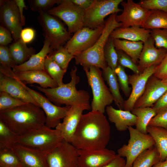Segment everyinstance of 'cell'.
I'll list each match as a JSON object with an SVG mask.
<instances>
[{"label":"cell","mask_w":167,"mask_h":167,"mask_svg":"<svg viewBox=\"0 0 167 167\" xmlns=\"http://www.w3.org/2000/svg\"><path fill=\"white\" fill-rule=\"evenodd\" d=\"M62 0H30L28 1L31 9L33 11L41 10L47 12L56 4H59Z\"/></svg>","instance_id":"obj_41"},{"label":"cell","mask_w":167,"mask_h":167,"mask_svg":"<svg viewBox=\"0 0 167 167\" xmlns=\"http://www.w3.org/2000/svg\"><path fill=\"white\" fill-rule=\"evenodd\" d=\"M137 117L136 128L141 133L148 134L147 127L151 120L157 113L152 107L134 108L131 111Z\"/></svg>","instance_id":"obj_31"},{"label":"cell","mask_w":167,"mask_h":167,"mask_svg":"<svg viewBox=\"0 0 167 167\" xmlns=\"http://www.w3.org/2000/svg\"><path fill=\"white\" fill-rule=\"evenodd\" d=\"M0 63L11 68L17 66L10 53L9 47L0 45Z\"/></svg>","instance_id":"obj_45"},{"label":"cell","mask_w":167,"mask_h":167,"mask_svg":"<svg viewBox=\"0 0 167 167\" xmlns=\"http://www.w3.org/2000/svg\"><path fill=\"white\" fill-rule=\"evenodd\" d=\"M71 1L73 3L84 10L91 6L94 0H71Z\"/></svg>","instance_id":"obj_53"},{"label":"cell","mask_w":167,"mask_h":167,"mask_svg":"<svg viewBox=\"0 0 167 167\" xmlns=\"http://www.w3.org/2000/svg\"><path fill=\"white\" fill-rule=\"evenodd\" d=\"M126 161L118 154L109 163L102 167H126Z\"/></svg>","instance_id":"obj_51"},{"label":"cell","mask_w":167,"mask_h":167,"mask_svg":"<svg viewBox=\"0 0 167 167\" xmlns=\"http://www.w3.org/2000/svg\"><path fill=\"white\" fill-rule=\"evenodd\" d=\"M78 150L63 139L47 154L48 167H78Z\"/></svg>","instance_id":"obj_13"},{"label":"cell","mask_w":167,"mask_h":167,"mask_svg":"<svg viewBox=\"0 0 167 167\" xmlns=\"http://www.w3.org/2000/svg\"><path fill=\"white\" fill-rule=\"evenodd\" d=\"M162 80L164 83L167 84V77L162 79Z\"/></svg>","instance_id":"obj_55"},{"label":"cell","mask_w":167,"mask_h":167,"mask_svg":"<svg viewBox=\"0 0 167 167\" xmlns=\"http://www.w3.org/2000/svg\"><path fill=\"white\" fill-rule=\"evenodd\" d=\"M148 126L160 127L167 130V110L158 113L151 120Z\"/></svg>","instance_id":"obj_46"},{"label":"cell","mask_w":167,"mask_h":167,"mask_svg":"<svg viewBox=\"0 0 167 167\" xmlns=\"http://www.w3.org/2000/svg\"><path fill=\"white\" fill-rule=\"evenodd\" d=\"M114 47L117 50H121L128 55L136 63L142 50L143 42L133 41L120 39H113Z\"/></svg>","instance_id":"obj_30"},{"label":"cell","mask_w":167,"mask_h":167,"mask_svg":"<svg viewBox=\"0 0 167 167\" xmlns=\"http://www.w3.org/2000/svg\"><path fill=\"white\" fill-rule=\"evenodd\" d=\"M110 134V126L104 113L91 110L82 115L71 143L78 150L103 149Z\"/></svg>","instance_id":"obj_1"},{"label":"cell","mask_w":167,"mask_h":167,"mask_svg":"<svg viewBox=\"0 0 167 167\" xmlns=\"http://www.w3.org/2000/svg\"><path fill=\"white\" fill-rule=\"evenodd\" d=\"M35 36V31L30 28H26L22 30L20 34V38L26 44L32 42Z\"/></svg>","instance_id":"obj_49"},{"label":"cell","mask_w":167,"mask_h":167,"mask_svg":"<svg viewBox=\"0 0 167 167\" xmlns=\"http://www.w3.org/2000/svg\"><path fill=\"white\" fill-rule=\"evenodd\" d=\"M14 73L20 80L26 84H37L44 88H54L58 86L45 70H33Z\"/></svg>","instance_id":"obj_25"},{"label":"cell","mask_w":167,"mask_h":167,"mask_svg":"<svg viewBox=\"0 0 167 167\" xmlns=\"http://www.w3.org/2000/svg\"><path fill=\"white\" fill-rule=\"evenodd\" d=\"M38 11V23L53 49L55 50L65 45L71 37L63 23L47 12L41 10Z\"/></svg>","instance_id":"obj_7"},{"label":"cell","mask_w":167,"mask_h":167,"mask_svg":"<svg viewBox=\"0 0 167 167\" xmlns=\"http://www.w3.org/2000/svg\"><path fill=\"white\" fill-rule=\"evenodd\" d=\"M105 26H101L95 28L83 27L74 33L64 47L74 56L91 47L101 35Z\"/></svg>","instance_id":"obj_12"},{"label":"cell","mask_w":167,"mask_h":167,"mask_svg":"<svg viewBox=\"0 0 167 167\" xmlns=\"http://www.w3.org/2000/svg\"><path fill=\"white\" fill-rule=\"evenodd\" d=\"M78 167H102L110 162L116 154L106 148L97 150H79Z\"/></svg>","instance_id":"obj_17"},{"label":"cell","mask_w":167,"mask_h":167,"mask_svg":"<svg viewBox=\"0 0 167 167\" xmlns=\"http://www.w3.org/2000/svg\"><path fill=\"white\" fill-rule=\"evenodd\" d=\"M14 1L19 9L22 25L24 26L25 24V17L23 15V11L24 9H27V7L26 5L24 0H14Z\"/></svg>","instance_id":"obj_52"},{"label":"cell","mask_w":167,"mask_h":167,"mask_svg":"<svg viewBox=\"0 0 167 167\" xmlns=\"http://www.w3.org/2000/svg\"><path fill=\"white\" fill-rule=\"evenodd\" d=\"M160 161L159 154L154 145L140 154L134 161L132 167H153Z\"/></svg>","instance_id":"obj_32"},{"label":"cell","mask_w":167,"mask_h":167,"mask_svg":"<svg viewBox=\"0 0 167 167\" xmlns=\"http://www.w3.org/2000/svg\"><path fill=\"white\" fill-rule=\"evenodd\" d=\"M12 57L16 64L21 65L28 61L35 54L32 47H28L26 44L20 38L11 44L9 47Z\"/></svg>","instance_id":"obj_28"},{"label":"cell","mask_w":167,"mask_h":167,"mask_svg":"<svg viewBox=\"0 0 167 167\" xmlns=\"http://www.w3.org/2000/svg\"><path fill=\"white\" fill-rule=\"evenodd\" d=\"M154 44V41L151 36L143 43L138 66L140 73L151 66L159 64L167 54V51L165 49L163 48H157Z\"/></svg>","instance_id":"obj_19"},{"label":"cell","mask_w":167,"mask_h":167,"mask_svg":"<svg viewBox=\"0 0 167 167\" xmlns=\"http://www.w3.org/2000/svg\"><path fill=\"white\" fill-rule=\"evenodd\" d=\"M63 139L59 131L45 126L19 136L18 143L47 154Z\"/></svg>","instance_id":"obj_5"},{"label":"cell","mask_w":167,"mask_h":167,"mask_svg":"<svg viewBox=\"0 0 167 167\" xmlns=\"http://www.w3.org/2000/svg\"><path fill=\"white\" fill-rule=\"evenodd\" d=\"M10 32L4 27L0 26V45L7 46L13 40Z\"/></svg>","instance_id":"obj_48"},{"label":"cell","mask_w":167,"mask_h":167,"mask_svg":"<svg viewBox=\"0 0 167 167\" xmlns=\"http://www.w3.org/2000/svg\"><path fill=\"white\" fill-rule=\"evenodd\" d=\"M47 12L62 20L71 34L84 27V10L71 0H62L57 6L53 7Z\"/></svg>","instance_id":"obj_10"},{"label":"cell","mask_w":167,"mask_h":167,"mask_svg":"<svg viewBox=\"0 0 167 167\" xmlns=\"http://www.w3.org/2000/svg\"><path fill=\"white\" fill-rule=\"evenodd\" d=\"M0 19L2 26L9 31L14 41L20 38L22 30L20 14L14 0H0Z\"/></svg>","instance_id":"obj_15"},{"label":"cell","mask_w":167,"mask_h":167,"mask_svg":"<svg viewBox=\"0 0 167 167\" xmlns=\"http://www.w3.org/2000/svg\"><path fill=\"white\" fill-rule=\"evenodd\" d=\"M102 75L109 87L115 105L119 109H123L124 101L119 91V86L115 72L108 66L102 70Z\"/></svg>","instance_id":"obj_29"},{"label":"cell","mask_w":167,"mask_h":167,"mask_svg":"<svg viewBox=\"0 0 167 167\" xmlns=\"http://www.w3.org/2000/svg\"><path fill=\"white\" fill-rule=\"evenodd\" d=\"M151 36L154 41L156 48H163L167 51V29H152Z\"/></svg>","instance_id":"obj_42"},{"label":"cell","mask_w":167,"mask_h":167,"mask_svg":"<svg viewBox=\"0 0 167 167\" xmlns=\"http://www.w3.org/2000/svg\"><path fill=\"white\" fill-rule=\"evenodd\" d=\"M147 130L154 140V146L159 154L160 161H164L167 157V130L150 126H148Z\"/></svg>","instance_id":"obj_27"},{"label":"cell","mask_w":167,"mask_h":167,"mask_svg":"<svg viewBox=\"0 0 167 167\" xmlns=\"http://www.w3.org/2000/svg\"><path fill=\"white\" fill-rule=\"evenodd\" d=\"M119 86L126 97H129L131 89L129 86L128 76L126 73L124 67L118 64L115 71Z\"/></svg>","instance_id":"obj_40"},{"label":"cell","mask_w":167,"mask_h":167,"mask_svg":"<svg viewBox=\"0 0 167 167\" xmlns=\"http://www.w3.org/2000/svg\"><path fill=\"white\" fill-rule=\"evenodd\" d=\"M26 103H28L12 97L6 92H0V111L11 109Z\"/></svg>","instance_id":"obj_39"},{"label":"cell","mask_w":167,"mask_h":167,"mask_svg":"<svg viewBox=\"0 0 167 167\" xmlns=\"http://www.w3.org/2000/svg\"><path fill=\"white\" fill-rule=\"evenodd\" d=\"M54 50L50 46L49 40L45 38L44 45L38 53L32 55L30 58L23 64L13 67L15 73L33 70H45V63L47 55Z\"/></svg>","instance_id":"obj_23"},{"label":"cell","mask_w":167,"mask_h":167,"mask_svg":"<svg viewBox=\"0 0 167 167\" xmlns=\"http://www.w3.org/2000/svg\"><path fill=\"white\" fill-rule=\"evenodd\" d=\"M156 66H151L139 74L128 76L129 83L131 86L132 89L128 98L124 101V110L131 112L134 109L136 101L143 93L148 80L154 75Z\"/></svg>","instance_id":"obj_16"},{"label":"cell","mask_w":167,"mask_h":167,"mask_svg":"<svg viewBox=\"0 0 167 167\" xmlns=\"http://www.w3.org/2000/svg\"><path fill=\"white\" fill-rule=\"evenodd\" d=\"M104 55L108 66L114 72L118 65V55L113 39L110 37L104 48Z\"/></svg>","instance_id":"obj_38"},{"label":"cell","mask_w":167,"mask_h":167,"mask_svg":"<svg viewBox=\"0 0 167 167\" xmlns=\"http://www.w3.org/2000/svg\"><path fill=\"white\" fill-rule=\"evenodd\" d=\"M123 0H94L91 6L84 10V27L95 28L104 25L105 18L122 10L118 7Z\"/></svg>","instance_id":"obj_9"},{"label":"cell","mask_w":167,"mask_h":167,"mask_svg":"<svg viewBox=\"0 0 167 167\" xmlns=\"http://www.w3.org/2000/svg\"><path fill=\"white\" fill-rule=\"evenodd\" d=\"M12 78L29 92L39 106L42 109L46 118L45 126L49 128H55L61 122V119L65 117L71 106L60 107L56 105L41 94L26 86L16 77L15 73Z\"/></svg>","instance_id":"obj_11"},{"label":"cell","mask_w":167,"mask_h":167,"mask_svg":"<svg viewBox=\"0 0 167 167\" xmlns=\"http://www.w3.org/2000/svg\"><path fill=\"white\" fill-rule=\"evenodd\" d=\"M153 75L161 80L167 77V54L161 62L156 66Z\"/></svg>","instance_id":"obj_47"},{"label":"cell","mask_w":167,"mask_h":167,"mask_svg":"<svg viewBox=\"0 0 167 167\" xmlns=\"http://www.w3.org/2000/svg\"><path fill=\"white\" fill-rule=\"evenodd\" d=\"M0 167H22L19 158L12 149H0Z\"/></svg>","instance_id":"obj_37"},{"label":"cell","mask_w":167,"mask_h":167,"mask_svg":"<svg viewBox=\"0 0 167 167\" xmlns=\"http://www.w3.org/2000/svg\"><path fill=\"white\" fill-rule=\"evenodd\" d=\"M0 119L20 136L45 126L46 118L44 112L39 106L28 103L0 111Z\"/></svg>","instance_id":"obj_2"},{"label":"cell","mask_w":167,"mask_h":167,"mask_svg":"<svg viewBox=\"0 0 167 167\" xmlns=\"http://www.w3.org/2000/svg\"><path fill=\"white\" fill-rule=\"evenodd\" d=\"M12 149L18 156L22 167H48L46 153L18 143Z\"/></svg>","instance_id":"obj_20"},{"label":"cell","mask_w":167,"mask_h":167,"mask_svg":"<svg viewBox=\"0 0 167 167\" xmlns=\"http://www.w3.org/2000/svg\"><path fill=\"white\" fill-rule=\"evenodd\" d=\"M121 4L123 10L121 14L116 15L115 19L118 22L122 24L121 27L138 26L143 28L152 11L142 7L132 0L123 1Z\"/></svg>","instance_id":"obj_14"},{"label":"cell","mask_w":167,"mask_h":167,"mask_svg":"<svg viewBox=\"0 0 167 167\" xmlns=\"http://www.w3.org/2000/svg\"><path fill=\"white\" fill-rule=\"evenodd\" d=\"M0 92H5L11 96L26 103L39 106L29 92L15 79L0 73Z\"/></svg>","instance_id":"obj_22"},{"label":"cell","mask_w":167,"mask_h":167,"mask_svg":"<svg viewBox=\"0 0 167 167\" xmlns=\"http://www.w3.org/2000/svg\"><path fill=\"white\" fill-rule=\"evenodd\" d=\"M48 56L66 71L69 62L75 58V56L69 52L63 46L54 50Z\"/></svg>","instance_id":"obj_35"},{"label":"cell","mask_w":167,"mask_h":167,"mask_svg":"<svg viewBox=\"0 0 167 167\" xmlns=\"http://www.w3.org/2000/svg\"><path fill=\"white\" fill-rule=\"evenodd\" d=\"M118 55V63L123 67H127L135 74L140 73L138 66L128 55L121 50H117Z\"/></svg>","instance_id":"obj_44"},{"label":"cell","mask_w":167,"mask_h":167,"mask_svg":"<svg viewBox=\"0 0 167 167\" xmlns=\"http://www.w3.org/2000/svg\"><path fill=\"white\" fill-rule=\"evenodd\" d=\"M19 137L0 119V149H12L18 143Z\"/></svg>","instance_id":"obj_33"},{"label":"cell","mask_w":167,"mask_h":167,"mask_svg":"<svg viewBox=\"0 0 167 167\" xmlns=\"http://www.w3.org/2000/svg\"><path fill=\"white\" fill-rule=\"evenodd\" d=\"M105 111L110 122L114 124L119 131H125L129 127L136 125L137 117L131 111L117 109L111 105L107 106Z\"/></svg>","instance_id":"obj_24"},{"label":"cell","mask_w":167,"mask_h":167,"mask_svg":"<svg viewBox=\"0 0 167 167\" xmlns=\"http://www.w3.org/2000/svg\"><path fill=\"white\" fill-rule=\"evenodd\" d=\"M48 55L45 60V71L57 83L58 86H60L64 84L62 79L66 71L50 58Z\"/></svg>","instance_id":"obj_36"},{"label":"cell","mask_w":167,"mask_h":167,"mask_svg":"<svg viewBox=\"0 0 167 167\" xmlns=\"http://www.w3.org/2000/svg\"><path fill=\"white\" fill-rule=\"evenodd\" d=\"M87 77L89 85L91 88L93 99L91 105V110L104 113L105 108L110 105L113 98L105 85L100 68L91 66L88 69H83Z\"/></svg>","instance_id":"obj_6"},{"label":"cell","mask_w":167,"mask_h":167,"mask_svg":"<svg viewBox=\"0 0 167 167\" xmlns=\"http://www.w3.org/2000/svg\"><path fill=\"white\" fill-rule=\"evenodd\" d=\"M152 107L156 111L157 113L167 110V91Z\"/></svg>","instance_id":"obj_50"},{"label":"cell","mask_w":167,"mask_h":167,"mask_svg":"<svg viewBox=\"0 0 167 167\" xmlns=\"http://www.w3.org/2000/svg\"><path fill=\"white\" fill-rule=\"evenodd\" d=\"M83 111L80 108L71 106L63 122L55 128L65 141L71 143Z\"/></svg>","instance_id":"obj_21"},{"label":"cell","mask_w":167,"mask_h":167,"mask_svg":"<svg viewBox=\"0 0 167 167\" xmlns=\"http://www.w3.org/2000/svg\"><path fill=\"white\" fill-rule=\"evenodd\" d=\"M77 72L76 67L74 66L70 74L71 81L56 88H44L39 86L34 87L43 93L49 100L56 105L75 106L84 111L90 110L91 108L88 92L84 90H78L76 88V85L79 81Z\"/></svg>","instance_id":"obj_3"},{"label":"cell","mask_w":167,"mask_h":167,"mask_svg":"<svg viewBox=\"0 0 167 167\" xmlns=\"http://www.w3.org/2000/svg\"><path fill=\"white\" fill-rule=\"evenodd\" d=\"M151 30L133 26L116 28L111 33L110 37L113 39H123L133 41H141L143 43L151 37Z\"/></svg>","instance_id":"obj_26"},{"label":"cell","mask_w":167,"mask_h":167,"mask_svg":"<svg viewBox=\"0 0 167 167\" xmlns=\"http://www.w3.org/2000/svg\"><path fill=\"white\" fill-rule=\"evenodd\" d=\"M130 139L117 151L118 154L126 158V167H132L135 159L142 152L155 145V142L149 134H143L132 126L128 128Z\"/></svg>","instance_id":"obj_8"},{"label":"cell","mask_w":167,"mask_h":167,"mask_svg":"<svg viewBox=\"0 0 167 167\" xmlns=\"http://www.w3.org/2000/svg\"><path fill=\"white\" fill-rule=\"evenodd\" d=\"M153 167H167V157L164 161L157 163Z\"/></svg>","instance_id":"obj_54"},{"label":"cell","mask_w":167,"mask_h":167,"mask_svg":"<svg viewBox=\"0 0 167 167\" xmlns=\"http://www.w3.org/2000/svg\"><path fill=\"white\" fill-rule=\"evenodd\" d=\"M167 91V84L153 75L148 80L143 93L134 108L152 107Z\"/></svg>","instance_id":"obj_18"},{"label":"cell","mask_w":167,"mask_h":167,"mask_svg":"<svg viewBox=\"0 0 167 167\" xmlns=\"http://www.w3.org/2000/svg\"><path fill=\"white\" fill-rule=\"evenodd\" d=\"M139 4L142 7L149 10L167 13V0H142Z\"/></svg>","instance_id":"obj_43"},{"label":"cell","mask_w":167,"mask_h":167,"mask_svg":"<svg viewBox=\"0 0 167 167\" xmlns=\"http://www.w3.org/2000/svg\"><path fill=\"white\" fill-rule=\"evenodd\" d=\"M116 15H111L105 21L101 35L91 47L75 56L76 64L81 65L83 69H88L90 66H93L102 70L108 66L104 55L105 46L112 32L122 26L121 23L116 21Z\"/></svg>","instance_id":"obj_4"},{"label":"cell","mask_w":167,"mask_h":167,"mask_svg":"<svg viewBox=\"0 0 167 167\" xmlns=\"http://www.w3.org/2000/svg\"><path fill=\"white\" fill-rule=\"evenodd\" d=\"M143 28L150 30L167 29V13L160 11H152Z\"/></svg>","instance_id":"obj_34"}]
</instances>
